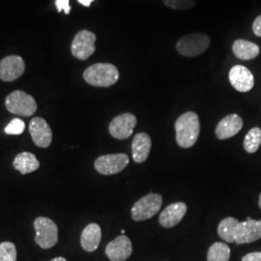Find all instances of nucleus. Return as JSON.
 Masks as SVG:
<instances>
[{"label":"nucleus","mask_w":261,"mask_h":261,"mask_svg":"<svg viewBox=\"0 0 261 261\" xmlns=\"http://www.w3.org/2000/svg\"><path fill=\"white\" fill-rule=\"evenodd\" d=\"M235 56L242 60H251L259 55V47L247 40H236L232 46Z\"/></svg>","instance_id":"aec40b11"},{"label":"nucleus","mask_w":261,"mask_h":261,"mask_svg":"<svg viewBox=\"0 0 261 261\" xmlns=\"http://www.w3.org/2000/svg\"><path fill=\"white\" fill-rule=\"evenodd\" d=\"M84 81L96 87H110L119 80L118 69L110 63H97L88 67L84 73Z\"/></svg>","instance_id":"f03ea898"},{"label":"nucleus","mask_w":261,"mask_h":261,"mask_svg":"<svg viewBox=\"0 0 261 261\" xmlns=\"http://www.w3.org/2000/svg\"><path fill=\"white\" fill-rule=\"evenodd\" d=\"M13 167L21 174H28L36 171L40 168V163L34 154L22 152L16 156L13 162Z\"/></svg>","instance_id":"6ab92c4d"},{"label":"nucleus","mask_w":261,"mask_h":261,"mask_svg":"<svg viewBox=\"0 0 261 261\" xmlns=\"http://www.w3.org/2000/svg\"><path fill=\"white\" fill-rule=\"evenodd\" d=\"M261 145V129L254 127L244 139V148L248 153H255Z\"/></svg>","instance_id":"5701e85b"},{"label":"nucleus","mask_w":261,"mask_h":261,"mask_svg":"<svg viewBox=\"0 0 261 261\" xmlns=\"http://www.w3.org/2000/svg\"><path fill=\"white\" fill-rule=\"evenodd\" d=\"M50 261H67V259L64 258V257H62V256H58V257H56V258H54V259H51Z\"/></svg>","instance_id":"7c9ffc66"},{"label":"nucleus","mask_w":261,"mask_h":261,"mask_svg":"<svg viewBox=\"0 0 261 261\" xmlns=\"http://www.w3.org/2000/svg\"><path fill=\"white\" fill-rule=\"evenodd\" d=\"M163 204V197L158 194H149L138 200L132 207L130 214L134 221L149 220L157 214Z\"/></svg>","instance_id":"39448f33"},{"label":"nucleus","mask_w":261,"mask_h":261,"mask_svg":"<svg viewBox=\"0 0 261 261\" xmlns=\"http://www.w3.org/2000/svg\"><path fill=\"white\" fill-rule=\"evenodd\" d=\"M70 1L69 0H56V9L58 12L64 11L66 15H68L71 11V7H70Z\"/></svg>","instance_id":"bb28decb"},{"label":"nucleus","mask_w":261,"mask_h":261,"mask_svg":"<svg viewBox=\"0 0 261 261\" xmlns=\"http://www.w3.org/2000/svg\"><path fill=\"white\" fill-rule=\"evenodd\" d=\"M24 70L25 64L20 56H6L0 61V80L7 83L14 82L23 75Z\"/></svg>","instance_id":"9d476101"},{"label":"nucleus","mask_w":261,"mask_h":261,"mask_svg":"<svg viewBox=\"0 0 261 261\" xmlns=\"http://www.w3.org/2000/svg\"><path fill=\"white\" fill-rule=\"evenodd\" d=\"M5 106L8 112L24 117L33 115L37 111L35 99L21 90H15L10 93L5 100Z\"/></svg>","instance_id":"7ed1b4c3"},{"label":"nucleus","mask_w":261,"mask_h":261,"mask_svg":"<svg viewBox=\"0 0 261 261\" xmlns=\"http://www.w3.org/2000/svg\"><path fill=\"white\" fill-rule=\"evenodd\" d=\"M95 42L96 35L93 32H90L88 30L80 31L75 35L71 45L72 55L80 60L88 59L93 55L96 49Z\"/></svg>","instance_id":"6e6552de"},{"label":"nucleus","mask_w":261,"mask_h":261,"mask_svg":"<svg viewBox=\"0 0 261 261\" xmlns=\"http://www.w3.org/2000/svg\"><path fill=\"white\" fill-rule=\"evenodd\" d=\"M102 239V230L99 224H89L84 227L81 235V245L85 252H95Z\"/></svg>","instance_id":"f3484780"},{"label":"nucleus","mask_w":261,"mask_h":261,"mask_svg":"<svg viewBox=\"0 0 261 261\" xmlns=\"http://www.w3.org/2000/svg\"><path fill=\"white\" fill-rule=\"evenodd\" d=\"M252 30L256 36L261 37V15L254 19L252 23Z\"/></svg>","instance_id":"c85d7f7f"},{"label":"nucleus","mask_w":261,"mask_h":261,"mask_svg":"<svg viewBox=\"0 0 261 261\" xmlns=\"http://www.w3.org/2000/svg\"><path fill=\"white\" fill-rule=\"evenodd\" d=\"M229 258L230 248L225 243H214L207 252V261H228Z\"/></svg>","instance_id":"4be33fe9"},{"label":"nucleus","mask_w":261,"mask_h":261,"mask_svg":"<svg viewBox=\"0 0 261 261\" xmlns=\"http://www.w3.org/2000/svg\"><path fill=\"white\" fill-rule=\"evenodd\" d=\"M166 6L174 10L192 9L196 5V0H163Z\"/></svg>","instance_id":"a878e982"},{"label":"nucleus","mask_w":261,"mask_h":261,"mask_svg":"<svg viewBox=\"0 0 261 261\" xmlns=\"http://www.w3.org/2000/svg\"><path fill=\"white\" fill-rule=\"evenodd\" d=\"M261 238V220L255 221L248 218L245 222H239L235 233L236 244H248Z\"/></svg>","instance_id":"ddd939ff"},{"label":"nucleus","mask_w":261,"mask_h":261,"mask_svg":"<svg viewBox=\"0 0 261 261\" xmlns=\"http://www.w3.org/2000/svg\"><path fill=\"white\" fill-rule=\"evenodd\" d=\"M187 213V205L184 202H175L166 207L159 217V223L165 227L170 228L177 225Z\"/></svg>","instance_id":"dca6fc26"},{"label":"nucleus","mask_w":261,"mask_h":261,"mask_svg":"<svg viewBox=\"0 0 261 261\" xmlns=\"http://www.w3.org/2000/svg\"><path fill=\"white\" fill-rule=\"evenodd\" d=\"M239 221L232 217H227L224 219L218 225V234L220 238L225 242H235V233Z\"/></svg>","instance_id":"412c9836"},{"label":"nucleus","mask_w":261,"mask_h":261,"mask_svg":"<svg viewBox=\"0 0 261 261\" xmlns=\"http://www.w3.org/2000/svg\"><path fill=\"white\" fill-rule=\"evenodd\" d=\"M176 141L182 148H190L196 144L200 133V123L197 114L188 112L179 116L175 122Z\"/></svg>","instance_id":"f257e3e1"},{"label":"nucleus","mask_w":261,"mask_h":261,"mask_svg":"<svg viewBox=\"0 0 261 261\" xmlns=\"http://www.w3.org/2000/svg\"><path fill=\"white\" fill-rule=\"evenodd\" d=\"M36 231L35 243L42 249H51L58 242V227L56 223L46 217H38L34 221Z\"/></svg>","instance_id":"20e7f679"},{"label":"nucleus","mask_w":261,"mask_h":261,"mask_svg":"<svg viewBox=\"0 0 261 261\" xmlns=\"http://www.w3.org/2000/svg\"><path fill=\"white\" fill-rule=\"evenodd\" d=\"M229 82L237 91L249 92L254 85V77L248 68L236 65L229 72Z\"/></svg>","instance_id":"4468645a"},{"label":"nucleus","mask_w":261,"mask_h":261,"mask_svg":"<svg viewBox=\"0 0 261 261\" xmlns=\"http://www.w3.org/2000/svg\"><path fill=\"white\" fill-rule=\"evenodd\" d=\"M242 128V118L237 114H229L218 123L215 133L219 140H227L236 136Z\"/></svg>","instance_id":"2eb2a0df"},{"label":"nucleus","mask_w":261,"mask_h":261,"mask_svg":"<svg viewBox=\"0 0 261 261\" xmlns=\"http://www.w3.org/2000/svg\"><path fill=\"white\" fill-rule=\"evenodd\" d=\"M133 252L130 238L120 235L109 243L106 247V254L111 261L127 260Z\"/></svg>","instance_id":"f8f14e48"},{"label":"nucleus","mask_w":261,"mask_h":261,"mask_svg":"<svg viewBox=\"0 0 261 261\" xmlns=\"http://www.w3.org/2000/svg\"><path fill=\"white\" fill-rule=\"evenodd\" d=\"M25 130V123L19 118H14L9 124L5 127L4 132L7 135L19 136L21 135Z\"/></svg>","instance_id":"393cba45"},{"label":"nucleus","mask_w":261,"mask_h":261,"mask_svg":"<svg viewBox=\"0 0 261 261\" xmlns=\"http://www.w3.org/2000/svg\"><path fill=\"white\" fill-rule=\"evenodd\" d=\"M121 233H123V234L125 233V230H124V229H122Z\"/></svg>","instance_id":"473e14b6"},{"label":"nucleus","mask_w":261,"mask_h":261,"mask_svg":"<svg viewBox=\"0 0 261 261\" xmlns=\"http://www.w3.org/2000/svg\"><path fill=\"white\" fill-rule=\"evenodd\" d=\"M151 138L145 133L137 134L132 143V155L137 164L145 162L150 154L151 150Z\"/></svg>","instance_id":"a211bd4d"},{"label":"nucleus","mask_w":261,"mask_h":261,"mask_svg":"<svg viewBox=\"0 0 261 261\" xmlns=\"http://www.w3.org/2000/svg\"><path fill=\"white\" fill-rule=\"evenodd\" d=\"M29 133L35 145L47 148L53 141V130L47 122L41 117H34L29 124Z\"/></svg>","instance_id":"9b49d317"},{"label":"nucleus","mask_w":261,"mask_h":261,"mask_svg":"<svg viewBox=\"0 0 261 261\" xmlns=\"http://www.w3.org/2000/svg\"><path fill=\"white\" fill-rule=\"evenodd\" d=\"M129 165V157L126 154H109L100 156L94 163L95 169L103 175H112L121 172Z\"/></svg>","instance_id":"0eeeda50"},{"label":"nucleus","mask_w":261,"mask_h":261,"mask_svg":"<svg viewBox=\"0 0 261 261\" xmlns=\"http://www.w3.org/2000/svg\"><path fill=\"white\" fill-rule=\"evenodd\" d=\"M137 125V118L132 113H123L112 119L109 126L110 134L116 140L130 138Z\"/></svg>","instance_id":"1a4fd4ad"},{"label":"nucleus","mask_w":261,"mask_h":261,"mask_svg":"<svg viewBox=\"0 0 261 261\" xmlns=\"http://www.w3.org/2000/svg\"><path fill=\"white\" fill-rule=\"evenodd\" d=\"M258 205H259V207H260L261 209V195L260 196H259V201H258Z\"/></svg>","instance_id":"2f4dec72"},{"label":"nucleus","mask_w":261,"mask_h":261,"mask_svg":"<svg viewBox=\"0 0 261 261\" xmlns=\"http://www.w3.org/2000/svg\"><path fill=\"white\" fill-rule=\"evenodd\" d=\"M242 261H261V252H250L243 257Z\"/></svg>","instance_id":"cd10ccee"},{"label":"nucleus","mask_w":261,"mask_h":261,"mask_svg":"<svg viewBox=\"0 0 261 261\" xmlns=\"http://www.w3.org/2000/svg\"><path fill=\"white\" fill-rule=\"evenodd\" d=\"M0 261H17V249L12 242L0 244Z\"/></svg>","instance_id":"b1692460"},{"label":"nucleus","mask_w":261,"mask_h":261,"mask_svg":"<svg viewBox=\"0 0 261 261\" xmlns=\"http://www.w3.org/2000/svg\"><path fill=\"white\" fill-rule=\"evenodd\" d=\"M82 5L86 6V7H89L90 4L93 2L94 0H77Z\"/></svg>","instance_id":"c756f323"},{"label":"nucleus","mask_w":261,"mask_h":261,"mask_svg":"<svg viewBox=\"0 0 261 261\" xmlns=\"http://www.w3.org/2000/svg\"><path fill=\"white\" fill-rule=\"evenodd\" d=\"M210 46V38L203 33H193L177 42V51L183 56L194 57L203 54Z\"/></svg>","instance_id":"423d86ee"}]
</instances>
